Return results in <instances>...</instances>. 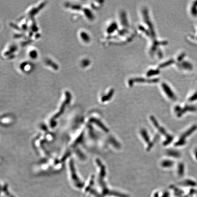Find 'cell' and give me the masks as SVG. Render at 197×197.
<instances>
[{
  "instance_id": "6da1fadb",
  "label": "cell",
  "mask_w": 197,
  "mask_h": 197,
  "mask_svg": "<svg viewBox=\"0 0 197 197\" xmlns=\"http://www.w3.org/2000/svg\"><path fill=\"white\" fill-rule=\"evenodd\" d=\"M189 14L193 18H197V1H192L189 6Z\"/></svg>"
},
{
  "instance_id": "7a4b0ae2",
  "label": "cell",
  "mask_w": 197,
  "mask_h": 197,
  "mask_svg": "<svg viewBox=\"0 0 197 197\" xmlns=\"http://www.w3.org/2000/svg\"><path fill=\"white\" fill-rule=\"evenodd\" d=\"M195 30L196 31L194 32V34L189 35L188 40L191 44L197 47V23L196 25Z\"/></svg>"
},
{
  "instance_id": "3957f363",
  "label": "cell",
  "mask_w": 197,
  "mask_h": 197,
  "mask_svg": "<svg viewBox=\"0 0 197 197\" xmlns=\"http://www.w3.org/2000/svg\"></svg>"
}]
</instances>
